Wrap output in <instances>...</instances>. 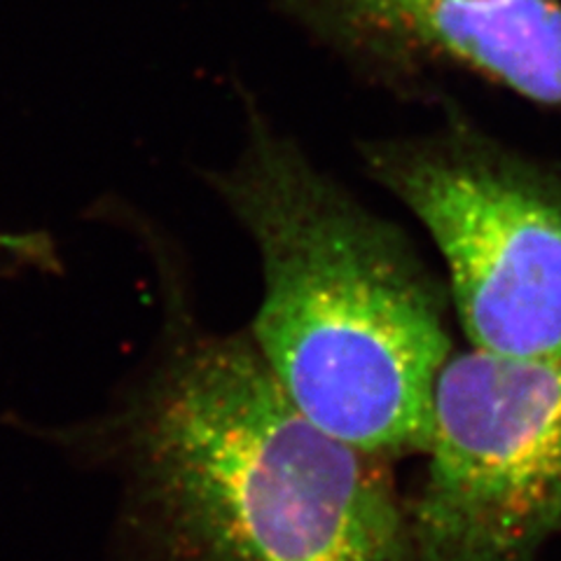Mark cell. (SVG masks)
<instances>
[{
  "instance_id": "5b68a950",
  "label": "cell",
  "mask_w": 561,
  "mask_h": 561,
  "mask_svg": "<svg viewBox=\"0 0 561 561\" xmlns=\"http://www.w3.org/2000/svg\"><path fill=\"white\" fill-rule=\"evenodd\" d=\"M358 70L410 78L454 66L561 111V0H274Z\"/></svg>"
},
{
  "instance_id": "6da1fadb",
  "label": "cell",
  "mask_w": 561,
  "mask_h": 561,
  "mask_svg": "<svg viewBox=\"0 0 561 561\" xmlns=\"http://www.w3.org/2000/svg\"><path fill=\"white\" fill-rule=\"evenodd\" d=\"M103 433L129 561H412L386 459L297 412L251 337L171 328Z\"/></svg>"
},
{
  "instance_id": "3957f363",
  "label": "cell",
  "mask_w": 561,
  "mask_h": 561,
  "mask_svg": "<svg viewBox=\"0 0 561 561\" xmlns=\"http://www.w3.org/2000/svg\"><path fill=\"white\" fill-rule=\"evenodd\" d=\"M363 160L440 251L470 348L561 356V162L459 127L375 140Z\"/></svg>"
},
{
  "instance_id": "277c9868",
  "label": "cell",
  "mask_w": 561,
  "mask_h": 561,
  "mask_svg": "<svg viewBox=\"0 0 561 561\" xmlns=\"http://www.w3.org/2000/svg\"><path fill=\"white\" fill-rule=\"evenodd\" d=\"M424 454L412 561H536L561 536V356L451 354Z\"/></svg>"
},
{
  "instance_id": "7a4b0ae2",
  "label": "cell",
  "mask_w": 561,
  "mask_h": 561,
  "mask_svg": "<svg viewBox=\"0 0 561 561\" xmlns=\"http://www.w3.org/2000/svg\"><path fill=\"white\" fill-rule=\"evenodd\" d=\"M206 181L260 255L251 342L278 389L335 440L386 461L424 454L454 344L443 288L405 234L253 101L241 150Z\"/></svg>"
}]
</instances>
